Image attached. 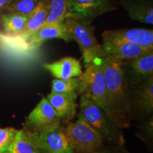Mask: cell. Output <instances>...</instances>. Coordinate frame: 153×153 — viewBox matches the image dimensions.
<instances>
[{"instance_id": "6da1fadb", "label": "cell", "mask_w": 153, "mask_h": 153, "mask_svg": "<svg viewBox=\"0 0 153 153\" xmlns=\"http://www.w3.org/2000/svg\"><path fill=\"white\" fill-rule=\"evenodd\" d=\"M101 60L110 117L120 128H128L133 117L130 86L124 71L123 61L110 55H104Z\"/></svg>"}, {"instance_id": "7a4b0ae2", "label": "cell", "mask_w": 153, "mask_h": 153, "mask_svg": "<svg viewBox=\"0 0 153 153\" xmlns=\"http://www.w3.org/2000/svg\"><path fill=\"white\" fill-rule=\"evenodd\" d=\"M78 115L101 134L104 142L113 145H123L125 140L122 129L113 121L105 111L90 99L80 97Z\"/></svg>"}, {"instance_id": "3957f363", "label": "cell", "mask_w": 153, "mask_h": 153, "mask_svg": "<svg viewBox=\"0 0 153 153\" xmlns=\"http://www.w3.org/2000/svg\"><path fill=\"white\" fill-rule=\"evenodd\" d=\"M65 133L73 153H99L104 148L101 134L79 115L65 128Z\"/></svg>"}, {"instance_id": "277c9868", "label": "cell", "mask_w": 153, "mask_h": 153, "mask_svg": "<svg viewBox=\"0 0 153 153\" xmlns=\"http://www.w3.org/2000/svg\"><path fill=\"white\" fill-rule=\"evenodd\" d=\"M101 58L85 65V70L79 76V97L89 99L101 107L110 117L106 89L101 68ZM111 118V117H110Z\"/></svg>"}, {"instance_id": "5b68a950", "label": "cell", "mask_w": 153, "mask_h": 153, "mask_svg": "<svg viewBox=\"0 0 153 153\" xmlns=\"http://www.w3.org/2000/svg\"><path fill=\"white\" fill-rule=\"evenodd\" d=\"M64 23L72 41H76L81 49L85 65L104 56L101 45L98 43L94 35L93 26L72 17H66Z\"/></svg>"}, {"instance_id": "8992f818", "label": "cell", "mask_w": 153, "mask_h": 153, "mask_svg": "<svg viewBox=\"0 0 153 153\" xmlns=\"http://www.w3.org/2000/svg\"><path fill=\"white\" fill-rule=\"evenodd\" d=\"M116 9L118 7L114 0H70L66 17L91 24L97 17Z\"/></svg>"}, {"instance_id": "52a82bcc", "label": "cell", "mask_w": 153, "mask_h": 153, "mask_svg": "<svg viewBox=\"0 0 153 153\" xmlns=\"http://www.w3.org/2000/svg\"><path fill=\"white\" fill-rule=\"evenodd\" d=\"M60 123L61 120L57 116L48 99L43 97L26 118L24 128L39 133L60 125Z\"/></svg>"}, {"instance_id": "ba28073f", "label": "cell", "mask_w": 153, "mask_h": 153, "mask_svg": "<svg viewBox=\"0 0 153 153\" xmlns=\"http://www.w3.org/2000/svg\"><path fill=\"white\" fill-rule=\"evenodd\" d=\"M38 140L41 153H73L61 124L38 133Z\"/></svg>"}, {"instance_id": "9c48e42d", "label": "cell", "mask_w": 153, "mask_h": 153, "mask_svg": "<svg viewBox=\"0 0 153 153\" xmlns=\"http://www.w3.org/2000/svg\"><path fill=\"white\" fill-rule=\"evenodd\" d=\"M123 68L129 85L139 83L153 76V50L132 60L123 61Z\"/></svg>"}, {"instance_id": "30bf717a", "label": "cell", "mask_w": 153, "mask_h": 153, "mask_svg": "<svg viewBox=\"0 0 153 153\" xmlns=\"http://www.w3.org/2000/svg\"><path fill=\"white\" fill-rule=\"evenodd\" d=\"M131 110L135 108L144 115L153 111V76L139 83L129 85ZM133 115V114H132Z\"/></svg>"}, {"instance_id": "8fae6325", "label": "cell", "mask_w": 153, "mask_h": 153, "mask_svg": "<svg viewBox=\"0 0 153 153\" xmlns=\"http://www.w3.org/2000/svg\"><path fill=\"white\" fill-rule=\"evenodd\" d=\"M102 39H116L136 44L144 48L153 49V30L145 28L105 30Z\"/></svg>"}, {"instance_id": "7c38bea8", "label": "cell", "mask_w": 153, "mask_h": 153, "mask_svg": "<svg viewBox=\"0 0 153 153\" xmlns=\"http://www.w3.org/2000/svg\"><path fill=\"white\" fill-rule=\"evenodd\" d=\"M101 47L105 55L115 57L123 61L132 60L150 51L136 44L116 39H102Z\"/></svg>"}, {"instance_id": "4fadbf2b", "label": "cell", "mask_w": 153, "mask_h": 153, "mask_svg": "<svg viewBox=\"0 0 153 153\" xmlns=\"http://www.w3.org/2000/svg\"><path fill=\"white\" fill-rule=\"evenodd\" d=\"M59 38L66 42L72 41L68 28L64 22L60 24H45L24 40L29 45H41L44 41Z\"/></svg>"}, {"instance_id": "5bb4252c", "label": "cell", "mask_w": 153, "mask_h": 153, "mask_svg": "<svg viewBox=\"0 0 153 153\" xmlns=\"http://www.w3.org/2000/svg\"><path fill=\"white\" fill-rule=\"evenodd\" d=\"M79 97V93L76 91L62 94L51 93L48 95L47 99L60 120H70L76 115L77 108L76 101Z\"/></svg>"}, {"instance_id": "9a60e30c", "label": "cell", "mask_w": 153, "mask_h": 153, "mask_svg": "<svg viewBox=\"0 0 153 153\" xmlns=\"http://www.w3.org/2000/svg\"><path fill=\"white\" fill-rule=\"evenodd\" d=\"M43 66L56 79L77 77L83 72L79 61L72 57H65L55 62L45 63Z\"/></svg>"}, {"instance_id": "2e32d148", "label": "cell", "mask_w": 153, "mask_h": 153, "mask_svg": "<svg viewBox=\"0 0 153 153\" xmlns=\"http://www.w3.org/2000/svg\"><path fill=\"white\" fill-rule=\"evenodd\" d=\"M118 4L133 20L153 24V0H120Z\"/></svg>"}, {"instance_id": "e0dca14e", "label": "cell", "mask_w": 153, "mask_h": 153, "mask_svg": "<svg viewBox=\"0 0 153 153\" xmlns=\"http://www.w3.org/2000/svg\"><path fill=\"white\" fill-rule=\"evenodd\" d=\"M7 153H41L38 133L25 128L19 130Z\"/></svg>"}, {"instance_id": "ac0fdd59", "label": "cell", "mask_w": 153, "mask_h": 153, "mask_svg": "<svg viewBox=\"0 0 153 153\" xmlns=\"http://www.w3.org/2000/svg\"><path fill=\"white\" fill-rule=\"evenodd\" d=\"M49 1L50 0H41L36 8L30 14L24 29L22 33L16 36H19V38L24 41L26 38L43 26L48 14Z\"/></svg>"}, {"instance_id": "d6986e66", "label": "cell", "mask_w": 153, "mask_h": 153, "mask_svg": "<svg viewBox=\"0 0 153 153\" xmlns=\"http://www.w3.org/2000/svg\"><path fill=\"white\" fill-rule=\"evenodd\" d=\"M28 16L29 15L5 13L0 18V24L6 33L18 35L24 29Z\"/></svg>"}, {"instance_id": "ffe728a7", "label": "cell", "mask_w": 153, "mask_h": 153, "mask_svg": "<svg viewBox=\"0 0 153 153\" xmlns=\"http://www.w3.org/2000/svg\"><path fill=\"white\" fill-rule=\"evenodd\" d=\"M69 4L70 0H50L48 14L44 25L64 22L68 14Z\"/></svg>"}, {"instance_id": "44dd1931", "label": "cell", "mask_w": 153, "mask_h": 153, "mask_svg": "<svg viewBox=\"0 0 153 153\" xmlns=\"http://www.w3.org/2000/svg\"><path fill=\"white\" fill-rule=\"evenodd\" d=\"M80 88V78H70L67 79H55L52 81L51 93L62 94L69 92H78Z\"/></svg>"}, {"instance_id": "7402d4cb", "label": "cell", "mask_w": 153, "mask_h": 153, "mask_svg": "<svg viewBox=\"0 0 153 153\" xmlns=\"http://www.w3.org/2000/svg\"><path fill=\"white\" fill-rule=\"evenodd\" d=\"M41 1V0H12L5 13L30 15Z\"/></svg>"}, {"instance_id": "603a6c76", "label": "cell", "mask_w": 153, "mask_h": 153, "mask_svg": "<svg viewBox=\"0 0 153 153\" xmlns=\"http://www.w3.org/2000/svg\"><path fill=\"white\" fill-rule=\"evenodd\" d=\"M17 132L14 128H0V153H7Z\"/></svg>"}, {"instance_id": "cb8c5ba5", "label": "cell", "mask_w": 153, "mask_h": 153, "mask_svg": "<svg viewBox=\"0 0 153 153\" xmlns=\"http://www.w3.org/2000/svg\"><path fill=\"white\" fill-rule=\"evenodd\" d=\"M99 153H130L123 148V145H114L111 148L104 147Z\"/></svg>"}, {"instance_id": "d4e9b609", "label": "cell", "mask_w": 153, "mask_h": 153, "mask_svg": "<svg viewBox=\"0 0 153 153\" xmlns=\"http://www.w3.org/2000/svg\"><path fill=\"white\" fill-rule=\"evenodd\" d=\"M12 0H0V18L4 14Z\"/></svg>"}]
</instances>
